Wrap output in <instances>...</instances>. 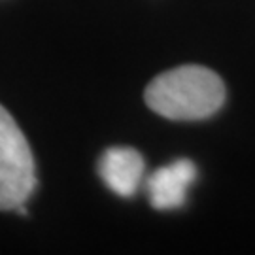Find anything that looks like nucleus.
<instances>
[{
	"label": "nucleus",
	"mask_w": 255,
	"mask_h": 255,
	"mask_svg": "<svg viewBox=\"0 0 255 255\" xmlns=\"http://www.w3.org/2000/svg\"><path fill=\"white\" fill-rule=\"evenodd\" d=\"M197 180V166L189 159H178L174 163L157 168L146 180V191L155 210L180 208L191 183Z\"/></svg>",
	"instance_id": "obj_3"
},
{
	"label": "nucleus",
	"mask_w": 255,
	"mask_h": 255,
	"mask_svg": "<svg viewBox=\"0 0 255 255\" xmlns=\"http://www.w3.org/2000/svg\"><path fill=\"white\" fill-rule=\"evenodd\" d=\"M144 101L155 114L172 121H199L214 116L225 102V85L214 70L182 64L153 78Z\"/></svg>",
	"instance_id": "obj_1"
},
{
	"label": "nucleus",
	"mask_w": 255,
	"mask_h": 255,
	"mask_svg": "<svg viewBox=\"0 0 255 255\" xmlns=\"http://www.w3.org/2000/svg\"><path fill=\"white\" fill-rule=\"evenodd\" d=\"M36 164L27 138L0 104V210L17 212L36 189Z\"/></svg>",
	"instance_id": "obj_2"
},
{
	"label": "nucleus",
	"mask_w": 255,
	"mask_h": 255,
	"mask_svg": "<svg viewBox=\"0 0 255 255\" xmlns=\"http://www.w3.org/2000/svg\"><path fill=\"white\" fill-rule=\"evenodd\" d=\"M146 163L134 147H108L99 159V176L119 197H132L144 178Z\"/></svg>",
	"instance_id": "obj_4"
}]
</instances>
